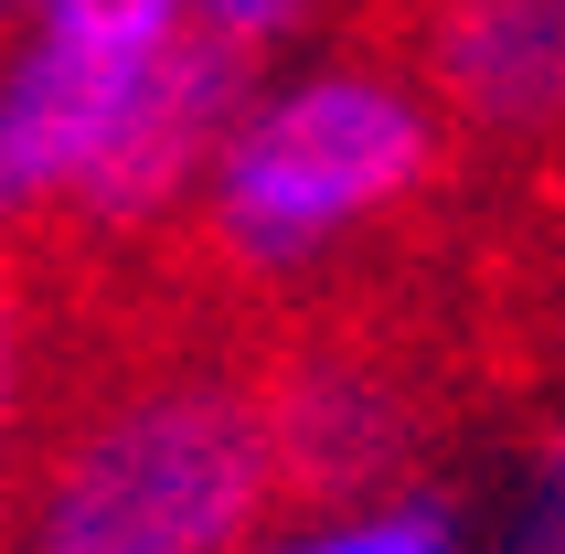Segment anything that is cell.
Returning <instances> with one entry per match:
<instances>
[{
	"label": "cell",
	"instance_id": "1",
	"mask_svg": "<svg viewBox=\"0 0 565 554\" xmlns=\"http://www.w3.org/2000/svg\"><path fill=\"white\" fill-rule=\"evenodd\" d=\"M256 64L192 22V0H43L0 54V160L32 214L139 235L203 192Z\"/></svg>",
	"mask_w": 565,
	"mask_h": 554
},
{
	"label": "cell",
	"instance_id": "2",
	"mask_svg": "<svg viewBox=\"0 0 565 554\" xmlns=\"http://www.w3.org/2000/svg\"><path fill=\"white\" fill-rule=\"evenodd\" d=\"M438 160H448V107L427 96V75L331 54L235 96V118L203 160V224L235 267L288 277L352 235H374L384 214H406L438 182Z\"/></svg>",
	"mask_w": 565,
	"mask_h": 554
},
{
	"label": "cell",
	"instance_id": "3",
	"mask_svg": "<svg viewBox=\"0 0 565 554\" xmlns=\"http://www.w3.org/2000/svg\"><path fill=\"white\" fill-rule=\"evenodd\" d=\"M278 501L267 405L235 373H150L32 480L11 554H235Z\"/></svg>",
	"mask_w": 565,
	"mask_h": 554
},
{
	"label": "cell",
	"instance_id": "4",
	"mask_svg": "<svg viewBox=\"0 0 565 554\" xmlns=\"http://www.w3.org/2000/svg\"><path fill=\"white\" fill-rule=\"evenodd\" d=\"M427 96L491 139L565 128V0H438L427 11Z\"/></svg>",
	"mask_w": 565,
	"mask_h": 554
},
{
	"label": "cell",
	"instance_id": "5",
	"mask_svg": "<svg viewBox=\"0 0 565 554\" xmlns=\"http://www.w3.org/2000/svg\"><path fill=\"white\" fill-rule=\"evenodd\" d=\"M256 405H267L278 491H310V501L374 491L395 469V448H406V395L363 352H299V363H278L256 384Z\"/></svg>",
	"mask_w": 565,
	"mask_h": 554
},
{
	"label": "cell",
	"instance_id": "6",
	"mask_svg": "<svg viewBox=\"0 0 565 554\" xmlns=\"http://www.w3.org/2000/svg\"><path fill=\"white\" fill-rule=\"evenodd\" d=\"M235 554H459V512L448 501H331L320 523L278 533V544H235Z\"/></svg>",
	"mask_w": 565,
	"mask_h": 554
},
{
	"label": "cell",
	"instance_id": "7",
	"mask_svg": "<svg viewBox=\"0 0 565 554\" xmlns=\"http://www.w3.org/2000/svg\"><path fill=\"white\" fill-rule=\"evenodd\" d=\"M192 22L214 32V43H235V54L256 64V54H278L288 32L310 22V0H192Z\"/></svg>",
	"mask_w": 565,
	"mask_h": 554
},
{
	"label": "cell",
	"instance_id": "8",
	"mask_svg": "<svg viewBox=\"0 0 565 554\" xmlns=\"http://www.w3.org/2000/svg\"><path fill=\"white\" fill-rule=\"evenodd\" d=\"M502 554H565V427L534 448V480H523V523Z\"/></svg>",
	"mask_w": 565,
	"mask_h": 554
},
{
	"label": "cell",
	"instance_id": "9",
	"mask_svg": "<svg viewBox=\"0 0 565 554\" xmlns=\"http://www.w3.org/2000/svg\"><path fill=\"white\" fill-rule=\"evenodd\" d=\"M11 416H22V299L0 288V437H11Z\"/></svg>",
	"mask_w": 565,
	"mask_h": 554
},
{
	"label": "cell",
	"instance_id": "10",
	"mask_svg": "<svg viewBox=\"0 0 565 554\" xmlns=\"http://www.w3.org/2000/svg\"><path fill=\"white\" fill-rule=\"evenodd\" d=\"M22 214H32V203H22V182H11V160H0V235H11Z\"/></svg>",
	"mask_w": 565,
	"mask_h": 554
},
{
	"label": "cell",
	"instance_id": "11",
	"mask_svg": "<svg viewBox=\"0 0 565 554\" xmlns=\"http://www.w3.org/2000/svg\"><path fill=\"white\" fill-rule=\"evenodd\" d=\"M22 11H43V0H0V22H22Z\"/></svg>",
	"mask_w": 565,
	"mask_h": 554
}]
</instances>
